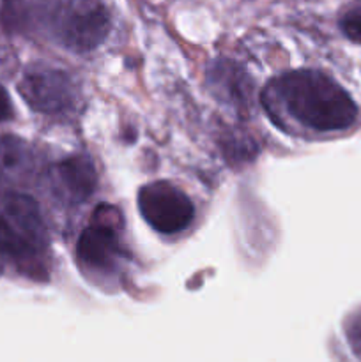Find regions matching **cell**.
Returning a JSON list of instances; mask_svg holds the SVG:
<instances>
[{
  "label": "cell",
  "mask_w": 361,
  "mask_h": 362,
  "mask_svg": "<svg viewBox=\"0 0 361 362\" xmlns=\"http://www.w3.org/2000/svg\"><path fill=\"white\" fill-rule=\"evenodd\" d=\"M262 101L271 115L278 113L319 133L347 129L357 117L349 92L321 71L299 69L276 78Z\"/></svg>",
  "instance_id": "cell-1"
},
{
  "label": "cell",
  "mask_w": 361,
  "mask_h": 362,
  "mask_svg": "<svg viewBox=\"0 0 361 362\" xmlns=\"http://www.w3.org/2000/svg\"><path fill=\"white\" fill-rule=\"evenodd\" d=\"M46 230L39 205L25 194H7L0 211V258L30 278H45Z\"/></svg>",
  "instance_id": "cell-2"
},
{
  "label": "cell",
  "mask_w": 361,
  "mask_h": 362,
  "mask_svg": "<svg viewBox=\"0 0 361 362\" xmlns=\"http://www.w3.org/2000/svg\"><path fill=\"white\" fill-rule=\"evenodd\" d=\"M45 23L64 48L87 53L108 35L110 14L103 0H50Z\"/></svg>",
  "instance_id": "cell-3"
},
{
  "label": "cell",
  "mask_w": 361,
  "mask_h": 362,
  "mask_svg": "<svg viewBox=\"0 0 361 362\" xmlns=\"http://www.w3.org/2000/svg\"><path fill=\"white\" fill-rule=\"evenodd\" d=\"M140 214L156 232L179 233L191 225L195 207L190 198L166 180L151 182L138 191Z\"/></svg>",
  "instance_id": "cell-4"
},
{
  "label": "cell",
  "mask_w": 361,
  "mask_h": 362,
  "mask_svg": "<svg viewBox=\"0 0 361 362\" xmlns=\"http://www.w3.org/2000/svg\"><path fill=\"white\" fill-rule=\"evenodd\" d=\"M120 216L108 205H101L92 216V223L81 232L76 253L84 265L99 271H108L120 257L119 240Z\"/></svg>",
  "instance_id": "cell-5"
},
{
  "label": "cell",
  "mask_w": 361,
  "mask_h": 362,
  "mask_svg": "<svg viewBox=\"0 0 361 362\" xmlns=\"http://www.w3.org/2000/svg\"><path fill=\"white\" fill-rule=\"evenodd\" d=\"M20 92L25 101L42 113H60L71 108L76 90L64 71L53 67H35L23 76Z\"/></svg>",
  "instance_id": "cell-6"
},
{
  "label": "cell",
  "mask_w": 361,
  "mask_h": 362,
  "mask_svg": "<svg viewBox=\"0 0 361 362\" xmlns=\"http://www.w3.org/2000/svg\"><path fill=\"white\" fill-rule=\"evenodd\" d=\"M34 168L30 147L18 136H0V194H11L27 182Z\"/></svg>",
  "instance_id": "cell-7"
},
{
  "label": "cell",
  "mask_w": 361,
  "mask_h": 362,
  "mask_svg": "<svg viewBox=\"0 0 361 362\" xmlns=\"http://www.w3.org/2000/svg\"><path fill=\"white\" fill-rule=\"evenodd\" d=\"M59 189L71 202H85L96 189L98 175L92 161L85 156H74L59 163L55 170Z\"/></svg>",
  "instance_id": "cell-8"
},
{
  "label": "cell",
  "mask_w": 361,
  "mask_h": 362,
  "mask_svg": "<svg viewBox=\"0 0 361 362\" xmlns=\"http://www.w3.org/2000/svg\"><path fill=\"white\" fill-rule=\"evenodd\" d=\"M340 25H342V30L347 37L356 42H361V6L349 11L342 18V23Z\"/></svg>",
  "instance_id": "cell-9"
},
{
  "label": "cell",
  "mask_w": 361,
  "mask_h": 362,
  "mask_svg": "<svg viewBox=\"0 0 361 362\" xmlns=\"http://www.w3.org/2000/svg\"><path fill=\"white\" fill-rule=\"evenodd\" d=\"M13 117V103L6 88L0 85V124L7 122Z\"/></svg>",
  "instance_id": "cell-10"
},
{
  "label": "cell",
  "mask_w": 361,
  "mask_h": 362,
  "mask_svg": "<svg viewBox=\"0 0 361 362\" xmlns=\"http://www.w3.org/2000/svg\"><path fill=\"white\" fill-rule=\"evenodd\" d=\"M349 339L350 343H353L354 350L361 356V315H357V317L353 320V324H350Z\"/></svg>",
  "instance_id": "cell-11"
}]
</instances>
